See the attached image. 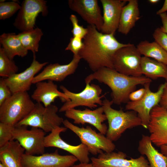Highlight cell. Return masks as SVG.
Here are the masks:
<instances>
[{
	"mask_svg": "<svg viewBox=\"0 0 167 167\" xmlns=\"http://www.w3.org/2000/svg\"><path fill=\"white\" fill-rule=\"evenodd\" d=\"M87 28L88 32L83 39L84 46L79 56L93 72L104 67L113 69V60L115 53L129 43L120 42L114 34L103 33L93 25H88Z\"/></svg>",
	"mask_w": 167,
	"mask_h": 167,
	"instance_id": "6da1fadb",
	"label": "cell"
},
{
	"mask_svg": "<svg viewBox=\"0 0 167 167\" xmlns=\"http://www.w3.org/2000/svg\"><path fill=\"white\" fill-rule=\"evenodd\" d=\"M96 80L108 86L112 91L111 100L113 104L120 105L127 102L130 94L136 87L152 82V79L141 76L135 77L121 73L114 69L101 68L88 75L85 79L86 84Z\"/></svg>",
	"mask_w": 167,
	"mask_h": 167,
	"instance_id": "7a4b0ae2",
	"label": "cell"
},
{
	"mask_svg": "<svg viewBox=\"0 0 167 167\" xmlns=\"http://www.w3.org/2000/svg\"><path fill=\"white\" fill-rule=\"evenodd\" d=\"M113 104L112 101L105 98L103 101L101 106L108 123L106 137L112 142L118 139L126 130L142 124L136 112L115 109L112 107Z\"/></svg>",
	"mask_w": 167,
	"mask_h": 167,
	"instance_id": "3957f363",
	"label": "cell"
},
{
	"mask_svg": "<svg viewBox=\"0 0 167 167\" xmlns=\"http://www.w3.org/2000/svg\"><path fill=\"white\" fill-rule=\"evenodd\" d=\"M35 104L27 92L13 94L0 105V122L15 126L34 109Z\"/></svg>",
	"mask_w": 167,
	"mask_h": 167,
	"instance_id": "277c9868",
	"label": "cell"
},
{
	"mask_svg": "<svg viewBox=\"0 0 167 167\" xmlns=\"http://www.w3.org/2000/svg\"><path fill=\"white\" fill-rule=\"evenodd\" d=\"M58 111L56 105L46 107L37 102L31 113L16 126H29L40 128L45 132H51L60 126L64 120L57 114Z\"/></svg>",
	"mask_w": 167,
	"mask_h": 167,
	"instance_id": "5b68a950",
	"label": "cell"
},
{
	"mask_svg": "<svg viewBox=\"0 0 167 167\" xmlns=\"http://www.w3.org/2000/svg\"><path fill=\"white\" fill-rule=\"evenodd\" d=\"M63 124L65 127L74 132L79 138L81 143L87 147L89 153L94 155L113 152L115 145L101 133H97L89 126L79 127L74 125L68 120H64Z\"/></svg>",
	"mask_w": 167,
	"mask_h": 167,
	"instance_id": "8992f818",
	"label": "cell"
},
{
	"mask_svg": "<svg viewBox=\"0 0 167 167\" xmlns=\"http://www.w3.org/2000/svg\"><path fill=\"white\" fill-rule=\"evenodd\" d=\"M60 88L68 99L59 109L60 112L79 106H87L91 109L96 107L97 104L101 106L103 102L101 98L105 94L101 96V88L99 85L92 84H86L84 90L79 93L72 92L62 85Z\"/></svg>",
	"mask_w": 167,
	"mask_h": 167,
	"instance_id": "52a82bcc",
	"label": "cell"
},
{
	"mask_svg": "<svg viewBox=\"0 0 167 167\" xmlns=\"http://www.w3.org/2000/svg\"><path fill=\"white\" fill-rule=\"evenodd\" d=\"M141 55L134 44L129 43L118 49L113 60V69L123 74L132 76H142Z\"/></svg>",
	"mask_w": 167,
	"mask_h": 167,
	"instance_id": "ba28073f",
	"label": "cell"
},
{
	"mask_svg": "<svg viewBox=\"0 0 167 167\" xmlns=\"http://www.w3.org/2000/svg\"><path fill=\"white\" fill-rule=\"evenodd\" d=\"M12 140L17 141L25 150V153L29 155L42 154L45 152L44 140L45 132L42 129L27 126H16L12 131Z\"/></svg>",
	"mask_w": 167,
	"mask_h": 167,
	"instance_id": "9c48e42d",
	"label": "cell"
},
{
	"mask_svg": "<svg viewBox=\"0 0 167 167\" xmlns=\"http://www.w3.org/2000/svg\"><path fill=\"white\" fill-rule=\"evenodd\" d=\"M150 83L144 84L145 92L140 100L136 101H129L125 106L126 110L137 113L141 120V126L145 129H148L152 110L159 105L165 85V83L161 84L156 92H153L150 89Z\"/></svg>",
	"mask_w": 167,
	"mask_h": 167,
	"instance_id": "30bf717a",
	"label": "cell"
},
{
	"mask_svg": "<svg viewBox=\"0 0 167 167\" xmlns=\"http://www.w3.org/2000/svg\"><path fill=\"white\" fill-rule=\"evenodd\" d=\"M48 13L47 2L44 0H25L15 18L13 25L21 32L35 28L36 19L41 13L43 16Z\"/></svg>",
	"mask_w": 167,
	"mask_h": 167,
	"instance_id": "8fae6325",
	"label": "cell"
},
{
	"mask_svg": "<svg viewBox=\"0 0 167 167\" xmlns=\"http://www.w3.org/2000/svg\"><path fill=\"white\" fill-rule=\"evenodd\" d=\"M78 161L72 155H60L58 150L54 152L38 155H23V167H71Z\"/></svg>",
	"mask_w": 167,
	"mask_h": 167,
	"instance_id": "7c38bea8",
	"label": "cell"
},
{
	"mask_svg": "<svg viewBox=\"0 0 167 167\" xmlns=\"http://www.w3.org/2000/svg\"><path fill=\"white\" fill-rule=\"evenodd\" d=\"M126 154L122 152H103L97 157L91 158L95 167H150L148 160L143 156L127 159Z\"/></svg>",
	"mask_w": 167,
	"mask_h": 167,
	"instance_id": "4fadbf2b",
	"label": "cell"
},
{
	"mask_svg": "<svg viewBox=\"0 0 167 167\" xmlns=\"http://www.w3.org/2000/svg\"><path fill=\"white\" fill-rule=\"evenodd\" d=\"M67 129L65 127L60 126L53 130L45 137V147H55L62 149L76 157L80 163H89V152L85 145L81 143L76 146L72 145L65 142L60 137V133L66 131Z\"/></svg>",
	"mask_w": 167,
	"mask_h": 167,
	"instance_id": "5bb4252c",
	"label": "cell"
},
{
	"mask_svg": "<svg viewBox=\"0 0 167 167\" xmlns=\"http://www.w3.org/2000/svg\"><path fill=\"white\" fill-rule=\"evenodd\" d=\"M148 129L152 143L157 147L167 145V109L159 105L152 110Z\"/></svg>",
	"mask_w": 167,
	"mask_h": 167,
	"instance_id": "9a60e30c",
	"label": "cell"
},
{
	"mask_svg": "<svg viewBox=\"0 0 167 167\" xmlns=\"http://www.w3.org/2000/svg\"><path fill=\"white\" fill-rule=\"evenodd\" d=\"M48 63H40L36 60L35 54H33V60L29 67L22 72L4 79V80L13 94L27 92L30 88L35 75Z\"/></svg>",
	"mask_w": 167,
	"mask_h": 167,
	"instance_id": "2e32d148",
	"label": "cell"
},
{
	"mask_svg": "<svg viewBox=\"0 0 167 167\" xmlns=\"http://www.w3.org/2000/svg\"><path fill=\"white\" fill-rule=\"evenodd\" d=\"M69 7L79 14L89 25L95 26L101 32L103 15L97 0H69Z\"/></svg>",
	"mask_w": 167,
	"mask_h": 167,
	"instance_id": "e0dca14e",
	"label": "cell"
},
{
	"mask_svg": "<svg viewBox=\"0 0 167 167\" xmlns=\"http://www.w3.org/2000/svg\"><path fill=\"white\" fill-rule=\"evenodd\" d=\"M65 116L73 120L74 123H88L94 126L101 133L104 135L106 134L108 127L103 123L107 120V118L102 106L94 110L88 108L84 110L75 108L70 109L65 112Z\"/></svg>",
	"mask_w": 167,
	"mask_h": 167,
	"instance_id": "ac0fdd59",
	"label": "cell"
},
{
	"mask_svg": "<svg viewBox=\"0 0 167 167\" xmlns=\"http://www.w3.org/2000/svg\"><path fill=\"white\" fill-rule=\"evenodd\" d=\"M81 59L79 55H73L72 60L67 64H49L34 77L32 84L46 80L57 82L63 81L67 76L75 72Z\"/></svg>",
	"mask_w": 167,
	"mask_h": 167,
	"instance_id": "d6986e66",
	"label": "cell"
},
{
	"mask_svg": "<svg viewBox=\"0 0 167 167\" xmlns=\"http://www.w3.org/2000/svg\"><path fill=\"white\" fill-rule=\"evenodd\" d=\"M103 23L101 32L114 34L118 30L122 10L128 0H101Z\"/></svg>",
	"mask_w": 167,
	"mask_h": 167,
	"instance_id": "ffe728a7",
	"label": "cell"
},
{
	"mask_svg": "<svg viewBox=\"0 0 167 167\" xmlns=\"http://www.w3.org/2000/svg\"><path fill=\"white\" fill-rule=\"evenodd\" d=\"M35 84L36 88L31 96L32 98L37 103H42L45 107L52 104L58 97L62 102H65L68 100L63 92L58 91L57 85L53 81H42Z\"/></svg>",
	"mask_w": 167,
	"mask_h": 167,
	"instance_id": "44dd1931",
	"label": "cell"
},
{
	"mask_svg": "<svg viewBox=\"0 0 167 167\" xmlns=\"http://www.w3.org/2000/svg\"><path fill=\"white\" fill-rule=\"evenodd\" d=\"M25 150L16 140H12L0 148V163L4 167H23Z\"/></svg>",
	"mask_w": 167,
	"mask_h": 167,
	"instance_id": "7402d4cb",
	"label": "cell"
},
{
	"mask_svg": "<svg viewBox=\"0 0 167 167\" xmlns=\"http://www.w3.org/2000/svg\"><path fill=\"white\" fill-rule=\"evenodd\" d=\"M128 2L122 8L118 29L119 32L125 35L129 32L140 18L138 1L128 0Z\"/></svg>",
	"mask_w": 167,
	"mask_h": 167,
	"instance_id": "603a6c76",
	"label": "cell"
},
{
	"mask_svg": "<svg viewBox=\"0 0 167 167\" xmlns=\"http://www.w3.org/2000/svg\"><path fill=\"white\" fill-rule=\"evenodd\" d=\"M138 150L141 155L146 156L150 167H167V157L155 148L149 136L142 135Z\"/></svg>",
	"mask_w": 167,
	"mask_h": 167,
	"instance_id": "cb8c5ba5",
	"label": "cell"
},
{
	"mask_svg": "<svg viewBox=\"0 0 167 167\" xmlns=\"http://www.w3.org/2000/svg\"><path fill=\"white\" fill-rule=\"evenodd\" d=\"M0 43L4 51L11 58L16 56L24 57L28 51L23 46L18 35L15 33H4L0 36Z\"/></svg>",
	"mask_w": 167,
	"mask_h": 167,
	"instance_id": "d4e9b609",
	"label": "cell"
},
{
	"mask_svg": "<svg viewBox=\"0 0 167 167\" xmlns=\"http://www.w3.org/2000/svg\"><path fill=\"white\" fill-rule=\"evenodd\" d=\"M142 75L152 79L162 78L167 81V65L144 56L141 58Z\"/></svg>",
	"mask_w": 167,
	"mask_h": 167,
	"instance_id": "484cf974",
	"label": "cell"
},
{
	"mask_svg": "<svg viewBox=\"0 0 167 167\" xmlns=\"http://www.w3.org/2000/svg\"><path fill=\"white\" fill-rule=\"evenodd\" d=\"M136 47L143 56L153 58L167 65V53L156 41L150 42L146 40L142 41Z\"/></svg>",
	"mask_w": 167,
	"mask_h": 167,
	"instance_id": "4316f807",
	"label": "cell"
},
{
	"mask_svg": "<svg viewBox=\"0 0 167 167\" xmlns=\"http://www.w3.org/2000/svg\"><path fill=\"white\" fill-rule=\"evenodd\" d=\"M17 35L26 49L32 51L33 54L38 51L39 42L43 35L41 29L36 28L21 32Z\"/></svg>",
	"mask_w": 167,
	"mask_h": 167,
	"instance_id": "83f0119b",
	"label": "cell"
},
{
	"mask_svg": "<svg viewBox=\"0 0 167 167\" xmlns=\"http://www.w3.org/2000/svg\"><path fill=\"white\" fill-rule=\"evenodd\" d=\"M19 68L13 59L10 58L2 47L0 48V76L8 78L16 73Z\"/></svg>",
	"mask_w": 167,
	"mask_h": 167,
	"instance_id": "f1b7e54d",
	"label": "cell"
},
{
	"mask_svg": "<svg viewBox=\"0 0 167 167\" xmlns=\"http://www.w3.org/2000/svg\"><path fill=\"white\" fill-rule=\"evenodd\" d=\"M20 8L21 5L15 1L0 2V19L4 20L10 18Z\"/></svg>",
	"mask_w": 167,
	"mask_h": 167,
	"instance_id": "f546056e",
	"label": "cell"
},
{
	"mask_svg": "<svg viewBox=\"0 0 167 167\" xmlns=\"http://www.w3.org/2000/svg\"><path fill=\"white\" fill-rule=\"evenodd\" d=\"M15 126L0 122V148L12 140V131Z\"/></svg>",
	"mask_w": 167,
	"mask_h": 167,
	"instance_id": "4dcf8cb0",
	"label": "cell"
},
{
	"mask_svg": "<svg viewBox=\"0 0 167 167\" xmlns=\"http://www.w3.org/2000/svg\"><path fill=\"white\" fill-rule=\"evenodd\" d=\"M70 19L72 25L71 32L73 36L83 39L87 33V28L79 25L78 18L75 15L71 14L70 17Z\"/></svg>",
	"mask_w": 167,
	"mask_h": 167,
	"instance_id": "1f68e13d",
	"label": "cell"
},
{
	"mask_svg": "<svg viewBox=\"0 0 167 167\" xmlns=\"http://www.w3.org/2000/svg\"><path fill=\"white\" fill-rule=\"evenodd\" d=\"M83 46L82 39L73 36L70 39V41L65 48V50L71 51L73 53V55H79V53Z\"/></svg>",
	"mask_w": 167,
	"mask_h": 167,
	"instance_id": "d6a6232c",
	"label": "cell"
},
{
	"mask_svg": "<svg viewBox=\"0 0 167 167\" xmlns=\"http://www.w3.org/2000/svg\"><path fill=\"white\" fill-rule=\"evenodd\" d=\"M155 41L158 43L167 53V34L161 28L155 29L153 34Z\"/></svg>",
	"mask_w": 167,
	"mask_h": 167,
	"instance_id": "836d02e7",
	"label": "cell"
},
{
	"mask_svg": "<svg viewBox=\"0 0 167 167\" xmlns=\"http://www.w3.org/2000/svg\"><path fill=\"white\" fill-rule=\"evenodd\" d=\"M13 93L6 83L4 79L0 80V105L10 97Z\"/></svg>",
	"mask_w": 167,
	"mask_h": 167,
	"instance_id": "e575fe53",
	"label": "cell"
},
{
	"mask_svg": "<svg viewBox=\"0 0 167 167\" xmlns=\"http://www.w3.org/2000/svg\"><path fill=\"white\" fill-rule=\"evenodd\" d=\"M145 92L144 88L133 91L129 95V100L131 101H136L140 100L144 96Z\"/></svg>",
	"mask_w": 167,
	"mask_h": 167,
	"instance_id": "d590c367",
	"label": "cell"
},
{
	"mask_svg": "<svg viewBox=\"0 0 167 167\" xmlns=\"http://www.w3.org/2000/svg\"><path fill=\"white\" fill-rule=\"evenodd\" d=\"M159 105L167 109V81L165 83V87Z\"/></svg>",
	"mask_w": 167,
	"mask_h": 167,
	"instance_id": "8d00e7d4",
	"label": "cell"
},
{
	"mask_svg": "<svg viewBox=\"0 0 167 167\" xmlns=\"http://www.w3.org/2000/svg\"><path fill=\"white\" fill-rule=\"evenodd\" d=\"M161 19L162 26L160 28L167 34V13L165 12L159 15Z\"/></svg>",
	"mask_w": 167,
	"mask_h": 167,
	"instance_id": "74e56055",
	"label": "cell"
},
{
	"mask_svg": "<svg viewBox=\"0 0 167 167\" xmlns=\"http://www.w3.org/2000/svg\"><path fill=\"white\" fill-rule=\"evenodd\" d=\"M167 11V0H165L163 5L161 8L156 12V14L159 15L161 14L166 12Z\"/></svg>",
	"mask_w": 167,
	"mask_h": 167,
	"instance_id": "f35d334b",
	"label": "cell"
},
{
	"mask_svg": "<svg viewBox=\"0 0 167 167\" xmlns=\"http://www.w3.org/2000/svg\"><path fill=\"white\" fill-rule=\"evenodd\" d=\"M71 167H95L91 163H80L78 165H72Z\"/></svg>",
	"mask_w": 167,
	"mask_h": 167,
	"instance_id": "ab89813d",
	"label": "cell"
},
{
	"mask_svg": "<svg viewBox=\"0 0 167 167\" xmlns=\"http://www.w3.org/2000/svg\"><path fill=\"white\" fill-rule=\"evenodd\" d=\"M161 152L167 157V145H163L160 147Z\"/></svg>",
	"mask_w": 167,
	"mask_h": 167,
	"instance_id": "60d3db41",
	"label": "cell"
},
{
	"mask_svg": "<svg viewBox=\"0 0 167 167\" xmlns=\"http://www.w3.org/2000/svg\"><path fill=\"white\" fill-rule=\"evenodd\" d=\"M160 0H149L148 2L152 4H156Z\"/></svg>",
	"mask_w": 167,
	"mask_h": 167,
	"instance_id": "b9f144b4",
	"label": "cell"
},
{
	"mask_svg": "<svg viewBox=\"0 0 167 167\" xmlns=\"http://www.w3.org/2000/svg\"><path fill=\"white\" fill-rule=\"evenodd\" d=\"M0 167H4V166L0 163Z\"/></svg>",
	"mask_w": 167,
	"mask_h": 167,
	"instance_id": "7bdbcfd3",
	"label": "cell"
}]
</instances>
